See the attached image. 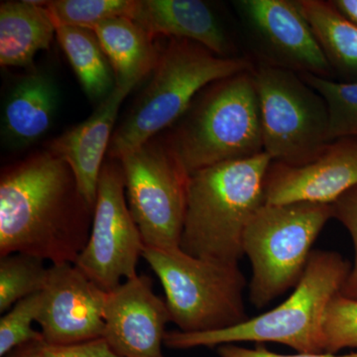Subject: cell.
Returning a JSON list of instances; mask_svg holds the SVG:
<instances>
[{"label": "cell", "instance_id": "d4e9b609", "mask_svg": "<svg viewBox=\"0 0 357 357\" xmlns=\"http://www.w3.org/2000/svg\"><path fill=\"white\" fill-rule=\"evenodd\" d=\"M323 337L326 354L357 349V300L340 293L333 297L324 316Z\"/></svg>", "mask_w": 357, "mask_h": 357}, {"label": "cell", "instance_id": "7402d4cb", "mask_svg": "<svg viewBox=\"0 0 357 357\" xmlns=\"http://www.w3.org/2000/svg\"><path fill=\"white\" fill-rule=\"evenodd\" d=\"M44 260L26 253L0 257V312L4 314L20 301L41 293L49 268Z\"/></svg>", "mask_w": 357, "mask_h": 357}, {"label": "cell", "instance_id": "d6986e66", "mask_svg": "<svg viewBox=\"0 0 357 357\" xmlns=\"http://www.w3.org/2000/svg\"><path fill=\"white\" fill-rule=\"evenodd\" d=\"M93 31L114 70L115 86H136L156 68L160 51L154 39L128 16L103 21Z\"/></svg>", "mask_w": 357, "mask_h": 357}, {"label": "cell", "instance_id": "3957f363", "mask_svg": "<svg viewBox=\"0 0 357 357\" xmlns=\"http://www.w3.org/2000/svg\"><path fill=\"white\" fill-rule=\"evenodd\" d=\"M351 267L335 251L312 250L299 283L279 306L217 332H167L164 345L171 349H191L237 342H275L297 352L323 354L324 316L331 301L342 290Z\"/></svg>", "mask_w": 357, "mask_h": 357}, {"label": "cell", "instance_id": "ac0fdd59", "mask_svg": "<svg viewBox=\"0 0 357 357\" xmlns=\"http://www.w3.org/2000/svg\"><path fill=\"white\" fill-rule=\"evenodd\" d=\"M48 1H2L0 4V65L30 68L38 52L56 37Z\"/></svg>", "mask_w": 357, "mask_h": 357}, {"label": "cell", "instance_id": "30bf717a", "mask_svg": "<svg viewBox=\"0 0 357 357\" xmlns=\"http://www.w3.org/2000/svg\"><path fill=\"white\" fill-rule=\"evenodd\" d=\"M145 245L129 211L121 163L103 164L88 243L75 265L109 293L137 276Z\"/></svg>", "mask_w": 357, "mask_h": 357}, {"label": "cell", "instance_id": "5b68a950", "mask_svg": "<svg viewBox=\"0 0 357 357\" xmlns=\"http://www.w3.org/2000/svg\"><path fill=\"white\" fill-rule=\"evenodd\" d=\"M251 68L246 59L220 57L189 40L169 39L151 81L115 129L107 154L119 161L177 123L206 86Z\"/></svg>", "mask_w": 357, "mask_h": 357}, {"label": "cell", "instance_id": "44dd1931", "mask_svg": "<svg viewBox=\"0 0 357 357\" xmlns=\"http://www.w3.org/2000/svg\"><path fill=\"white\" fill-rule=\"evenodd\" d=\"M296 1L332 69L357 73V24L344 17L331 1Z\"/></svg>", "mask_w": 357, "mask_h": 357}, {"label": "cell", "instance_id": "ffe728a7", "mask_svg": "<svg viewBox=\"0 0 357 357\" xmlns=\"http://www.w3.org/2000/svg\"><path fill=\"white\" fill-rule=\"evenodd\" d=\"M56 38L91 100H105L115 88L114 70L96 33L74 26L56 27Z\"/></svg>", "mask_w": 357, "mask_h": 357}, {"label": "cell", "instance_id": "484cf974", "mask_svg": "<svg viewBox=\"0 0 357 357\" xmlns=\"http://www.w3.org/2000/svg\"><path fill=\"white\" fill-rule=\"evenodd\" d=\"M41 293L20 301L0 319V357L32 340L44 338L41 332L33 328L38 318Z\"/></svg>", "mask_w": 357, "mask_h": 357}, {"label": "cell", "instance_id": "7c38bea8", "mask_svg": "<svg viewBox=\"0 0 357 357\" xmlns=\"http://www.w3.org/2000/svg\"><path fill=\"white\" fill-rule=\"evenodd\" d=\"M103 319L102 338L117 356L165 357L163 345L170 314L147 275L138 274L107 293Z\"/></svg>", "mask_w": 357, "mask_h": 357}, {"label": "cell", "instance_id": "4fadbf2b", "mask_svg": "<svg viewBox=\"0 0 357 357\" xmlns=\"http://www.w3.org/2000/svg\"><path fill=\"white\" fill-rule=\"evenodd\" d=\"M249 29L273 58L271 65L328 77L332 67L296 0L234 2Z\"/></svg>", "mask_w": 357, "mask_h": 357}, {"label": "cell", "instance_id": "cb8c5ba5", "mask_svg": "<svg viewBox=\"0 0 357 357\" xmlns=\"http://www.w3.org/2000/svg\"><path fill=\"white\" fill-rule=\"evenodd\" d=\"M134 0H53L47 3L56 27L74 26L93 30L110 18L130 17Z\"/></svg>", "mask_w": 357, "mask_h": 357}, {"label": "cell", "instance_id": "603a6c76", "mask_svg": "<svg viewBox=\"0 0 357 357\" xmlns=\"http://www.w3.org/2000/svg\"><path fill=\"white\" fill-rule=\"evenodd\" d=\"M300 76L325 100L331 142L357 138V83H337L311 74Z\"/></svg>", "mask_w": 357, "mask_h": 357}, {"label": "cell", "instance_id": "f1b7e54d", "mask_svg": "<svg viewBox=\"0 0 357 357\" xmlns=\"http://www.w3.org/2000/svg\"><path fill=\"white\" fill-rule=\"evenodd\" d=\"M217 354L218 357H357V351L344 354V356L326 354V352L323 354L297 352L295 354H282L269 351L261 344H257L255 349H248V347H239L234 344H222L218 347Z\"/></svg>", "mask_w": 357, "mask_h": 357}, {"label": "cell", "instance_id": "8992f818", "mask_svg": "<svg viewBox=\"0 0 357 357\" xmlns=\"http://www.w3.org/2000/svg\"><path fill=\"white\" fill-rule=\"evenodd\" d=\"M142 258L161 282L171 321L187 333H211L250 319L245 276L238 265L195 257L180 248H144Z\"/></svg>", "mask_w": 357, "mask_h": 357}, {"label": "cell", "instance_id": "2e32d148", "mask_svg": "<svg viewBox=\"0 0 357 357\" xmlns=\"http://www.w3.org/2000/svg\"><path fill=\"white\" fill-rule=\"evenodd\" d=\"M131 20L151 38L189 40L220 57L230 58V44L210 6L199 0H136Z\"/></svg>", "mask_w": 357, "mask_h": 357}, {"label": "cell", "instance_id": "8fae6325", "mask_svg": "<svg viewBox=\"0 0 357 357\" xmlns=\"http://www.w3.org/2000/svg\"><path fill=\"white\" fill-rule=\"evenodd\" d=\"M107 295L76 265L52 264L36 321L44 340L77 344L102 338Z\"/></svg>", "mask_w": 357, "mask_h": 357}, {"label": "cell", "instance_id": "ba28073f", "mask_svg": "<svg viewBox=\"0 0 357 357\" xmlns=\"http://www.w3.org/2000/svg\"><path fill=\"white\" fill-rule=\"evenodd\" d=\"M261 114L263 150L273 162L309 163L330 144L325 100L293 70L252 68Z\"/></svg>", "mask_w": 357, "mask_h": 357}, {"label": "cell", "instance_id": "6da1fadb", "mask_svg": "<svg viewBox=\"0 0 357 357\" xmlns=\"http://www.w3.org/2000/svg\"><path fill=\"white\" fill-rule=\"evenodd\" d=\"M93 208L69 165L50 151L4 167L0 175V257L26 253L52 264L76 262Z\"/></svg>", "mask_w": 357, "mask_h": 357}, {"label": "cell", "instance_id": "4316f807", "mask_svg": "<svg viewBox=\"0 0 357 357\" xmlns=\"http://www.w3.org/2000/svg\"><path fill=\"white\" fill-rule=\"evenodd\" d=\"M3 357H121L103 338L77 344H54L44 338L20 345Z\"/></svg>", "mask_w": 357, "mask_h": 357}, {"label": "cell", "instance_id": "f546056e", "mask_svg": "<svg viewBox=\"0 0 357 357\" xmlns=\"http://www.w3.org/2000/svg\"><path fill=\"white\" fill-rule=\"evenodd\" d=\"M331 2L344 17L357 24V0H333Z\"/></svg>", "mask_w": 357, "mask_h": 357}, {"label": "cell", "instance_id": "52a82bcc", "mask_svg": "<svg viewBox=\"0 0 357 357\" xmlns=\"http://www.w3.org/2000/svg\"><path fill=\"white\" fill-rule=\"evenodd\" d=\"M331 218L332 204H264L256 211L243 236L244 256L252 269L249 300L256 309L297 286L312 244Z\"/></svg>", "mask_w": 357, "mask_h": 357}, {"label": "cell", "instance_id": "9c48e42d", "mask_svg": "<svg viewBox=\"0 0 357 357\" xmlns=\"http://www.w3.org/2000/svg\"><path fill=\"white\" fill-rule=\"evenodd\" d=\"M119 162L129 211L145 248H180L190 175L168 143L153 138Z\"/></svg>", "mask_w": 357, "mask_h": 357}, {"label": "cell", "instance_id": "7a4b0ae2", "mask_svg": "<svg viewBox=\"0 0 357 357\" xmlns=\"http://www.w3.org/2000/svg\"><path fill=\"white\" fill-rule=\"evenodd\" d=\"M272 159L262 153L223 162L191 174L180 249L187 255L238 265L243 236L264 204L265 178Z\"/></svg>", "mask_w": 357, "mask_h": 357}, {"label": "cell", "instance_id": "9a60e30c", "mask_svg": "<svg viewBox=\"0 0 357 357\" xmlns=\"http://www.w3.org/2000/svg\"><path fill=\"white\" fill-rule=\"evenodd\" d=\"M134 88L115 86L88 119L52 140L47 148L69 165L82 196L91 208H95L103 158L109 152L117 114Z\"/></svg>", "mask_w": 357, "mask_h": 357}, {"label": "cell", "instance_id": "277c9868", "mask_svg": "<svg viewBox=\"0 0 357 357\" xmlns=\"http://www.w3.org/2000/svg\"><path fill=\"white\" fill-rule=\"evenodd\" d=\"M165 140L189 175L264 152L252 68L204 89Z\"/></svg>", "mask_w": 357, "mask_h": 357}, {"label": "cell", "instance_id": "83f0119b", "mask_svg": "<svg viewBox=\"0 0 357 357\" xmlns=\"http://www.w3.org/2000/svg\"><path fill=\"white\" fill-rule=\"evenodd\" d=\"M333 218L347 229L351 234L354 248V262L349 270L340 295L357 300V187L342 195L332 204Z\"/></svg>", "mask_w": 357, "mask_h": 357}, {"label": "cell", "instance_id": "e0dca14e", "mask_svg": "<svg viewBox=\"0 0 357 357\" xmlns=\"http://www.w3.org/2000/svg\"><path fill=\"white\" fill-rule=\"evenodd\" d=\"M59 91L51 76L32 70L7 96L1 115V138L9 149L22 150L49 132L57 112Z\"/></svg>", "mask_w": 357, "mask_h": 357}, {"label": "cell", "instance_id": "5bb4252c", "mask_svg": "<svg viewBox=\"0 0 357 357\" xmlns=\"http://www.w3.org/2000/svg\"><path fill=\"white\" fill-rule=\"evenodd\" d=\"M356 187L357 138H342L303 165L272 161L265 178L264 204H333Z\"/></svg>", "mask_w": 357, "mask_h": 357}]
</instances>
